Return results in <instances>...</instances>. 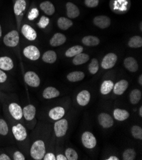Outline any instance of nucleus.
<instances>
[{"instance_id":"obj_1","label":"nucleus","mask_w":142,"mask_h":160,"mask_svg":"<svg viewBox=\"0 0 142 160\" xmlns=\"http://www.w3.org/2000/svg\"><path fill=\"white\" fill-rule=\"evenodd\" d=\"M45 146L43 140H38L35 141L31 148L30 154L34 159H42L45 154Z\"/></svg>"},{"instance_id":"obj_2","label":"nucleus","mask_w":142,"mask_h":160,"mask_svg":"<svg viewBox=\"0 0 142 160\" xmlns=\"http://www.w3.org/2000/svg\"><path fill=\"white\" fill-rule=\"evenodd\" d=\"M3 42L7 47H16L19 42V33L15 30H13L8 33L3 38Z\"/></svg>"},{"instance_id":"obj_3","label":"nucleus","mask_w":142,"mask_h":160,"mask_svg":"<svg viewBox=\"0 0 142 160\" xmlns=\"http://www.w3.org/2000/svg\"><path fill=\"white\" fill-rule=\"evenodd\" d=\"M68 128V122L65 119H59L54 124V132L56 137H62L66 133Z\"/></svg>"},{"instance_id":"obj_4","label":"nucleus","mask_w":142,"mask_h":160,"mask_svg":"<svg viewBox=\"0 0 142 160\" xmlns=\"http://www.w3.org/2000/svg\"><path fill=\"white\" fill-rule=\"evenodd\" d=\"M82 142L84 146L87 149H92L95 148L97 143L96 138L90 132H85L82 134Z\"/></svg>"},{"instance_id":"obj_5","label":"nucleus","mask_w":142,"mask_h":160,"mask_svg":"<svg viewBox=\"0 0 142 160\" xmlns=\"http://www.w3.org/2000/svg\"><path fill=\"white\" fill-rule=\"evenodd\" d=\"M24 81L27 85L33 88H37L40 84V79L38 75L34 72L29 71L25 73Z\"/></svg>"},{"instance_id":"obj_6","label":"nucleus","mask_w":142,"mask_h":160,"mask_svg":"<svg viewBox=\"0 0 142 160\" xmlns=\"http://www.w3.org/2000/svg\"><path fill=\"white\" fill-rule=\"evenodd\" d=\"M23 54L25 57L32 61H37L40 57V51L34 45H29L25 47L23 51Z\"/></svg>"},{"instance_id":"obj_7","label":"nucleus","mask_w":142,"mask_h":160,"mask_svg":"<svg viewBox=\"0 0 142 160\" xmlns=\"http://www.w3.org/2000/svg\"><path fill=\"white\" fill-rule=\"evenodd\" d=\"M117 61V56L114 53H108L102 60L101 67L105 70L113 68Z\"/></svg>"},{"instance_id":"obj_8","label":"nucleus","mask_w":142,"mask_h":160,"mask_svg":"<svg viewBox=\"0 0 142 160\" xmlns=\"http://www.w3.org/2000/svg\"><path fill=\"white\" fill-rule=\"evenodd\" d=\"M12 132L15 139L18 141L24 140L27 136L26 128L21 124L13 126L12 128Z\"/></svg>"},{"instance_id":"obj_9","label":"nucleus","mask_w":142,"mask_h":160,"mask_svg":"<svg viewBox=\"0 0 142 160\" xmlns=\"http://www.w3.org/2000/svg\"><path fill=\"white\" fill-rule=\"evenodd\" d=\"M9 112L12 116L16 120H20L23 116L21 107L16 103H12L8 107Z\"/></svg>"},{"instance_id":"obj_10","label":"nucleus","mask_w":142,"mask_h":160,"mask_svg":"<svg viewBox=\"0 0 142 160\" xmlns=\"http://www.w3.org/2000/svg\"><path fill=\"white\" fill-rule=\"evenodd\" d=\"M22 35L28 40L33 41L37 37V33L36 31L28 24H24L21 29Z\"/></svg>"},{"instance_id":"obj_11","label":"nucleus","mask_w":142,"mask_h":160,"mask_svg":"<svg viewBox=\"0 0 142 160\" xmlns=\"http://www.w3.org/2000/svg\"><path fill=\"white\" fill-rule=\"evenodd\" d=\"M94 24L101 29H105L110 26L111 21L110 19L105 15H99L94 18L93 20Z\"/></svg>"},{"instance_id":"obj_12","label":"nucleus","mask_w":142,"mask_h":160,"mask_svg":"<svg viewBox=\"0 0 142 160\" xmlns=\"http://www.w3.org/2000/svg\"><path fill=\"white\" fill-rule=\"evenodd\" d=\"M98 121L100 124L105 128H108L114 125L113 118L106 113L100 114L98 116Z\"/></svg>"},{"instance_id":"obj_13","label":"nucleus","mask_w":142,"mask_h":160,"mask_svg":"<svg viewBox=\"0 0 142 160\" xmlns=\"http://www.w3.org/2000/svg\"><path fill=\"white\" fill-rule=\"evenodd\" d=\"M91 100V94L87 90H84L78 94L76 97L77 103L81 106L87 105Z\"/></svg>"},{"instance_id":"obj_14","label":"nucleus","mask_w":142,"mask_h":160,"mask_svg":"<svg viewBox=\"0 0 142 160\" xmlns=\"http://www.w3.org/2000/svg\"><path fill=\"white\" fill-rule=\"evenodd\" d=\"M65 114V110L64 108H62V107H56L52 108L49 111V116L52 119L57 121L64 116Z\"/></svg>"},{"instance_id":"obj_15","label":"nucleus","mask_w":142,"mask_h":160,"mask_svg":"<svg viewBox=\"0 0 142 160\" xmlns=\"http://www.w3.org/2000/svg\"><path fill=\"white\" fill-rule=\"evenodd\" d=\"M124 65L125 68L131 72H136L138 70V62L136 60L132 57L125 58L124 61Z\"/></svg>"},{"instance_id":"obj_16","label":"nucleus","mask_w":142,"mask_h":160,"mask_svg":"<svg viewBox=\"0 0 142 160\" xmlns=\"http://www.w3.org/2000/svg\"><path fill=\"white\" fill-rule=\"evenodd\" d=\"M129 83L125 80H121L114 86V92L115 94L121 95L128 89Z\"/></svg>"},{"instance_id":"obj_17","label":"nucleus","mask_w":142,"mask_h":160,"mask_svg":"<svg viewBox=\"0 0 142 160\" xmlns=\"http://www.w3.org/2000/svg\"><path fill=\"white\" fill-rule=\"evenodd\" d=\"M22 113L26 120L31 121L35 116L36 108L33 105H28L23 108Z\"/></svg>"},{"instance_id":"obj_18","label":"nucleus","mask_w":142,"mask_h":160,"mask_svg":"<svg viewBox=\"0 0 142 160\" xmlns=\"http://www.w3.org/2000/svg\"><path fill=\"white\" fill-rule=\"evenodd\" d=\"M67 16L70 19H75L80 15V10L75 4L68 2L66 3Z\"/></svg>"},{"instance_id":"obj_19","label":"nucleus","mask_w":142,"mask_h":160,"mask_svg":"<svg viewBox=\"0 0 142 160\" xmlns=\"http://www.w3.org/2000/svg\"><path fill=\"white\" fill-rule=\"evenodd\" d=\"M13 68V62L12 59L7 56L0 58V69L9 71Z\"/></svg>"},{"instance_id":"obj_20","label":"nucleus","mask_w":142,"mask_h":160,"mask_svg":"<svg viewBox=\"0 0 142 160\" xmlns=\"http://www.w3.org/2000/svg\"><path fill=\"white\" fill-rule=\"evenodd\" d=\"M66 41V37L65 35L60 33H56L51 39L50 44L52 47H57L64 44Z\"/></svg>"},{"instance_id":"obj_21","label":"nucleus","mask_w":142,"mask_h":160,"mask_svg":"<svg viewBox=\"0 0 142 160\" xmlns=\"http://www.w3.org/2000/svg\"><path fill=\"white\" fill-rule=\"evenodd\" d=\"M59 91L54 87H48L44 89L43 92V97L45 99H52L59 97Z\"/></svg>"},{"instance_id":"obj_22","label":"nucleus","mask_w":142,"mask_h":160,"mask_svg":"<svg viewBox=\"0 0 142 160\" xmlns=\"http://www.w3.org/2000/svg\"><path fill=\"white\" fill-rule=\"evenodd\" d=\"M114 118L119 121H123L130 117V113L127 110L116 108L114 111Z\"/></svg>"},{"instance_id":"obj_23","label":"nucleus","mask_w":142,"mask_h":160,"mask_svg":"<svg viewBox=\"0 0 142 160\" xmlns=\"http://www.w3.org/2000/svg\"><path fill=\"white\" fill-rule=\"evenodd\" d=\"M40 7L42 10L45 13L48 15H52L55 12V7L54 5L49 1H45L42 2L40 4Z\"/></svg>"},{"instance_id":"obj_24","label":"nucleus","mask_w":142,"mask_h":160,"mask_svg":"<svg viewBox=\"0 0 142 160\" xmlns=\"http://www.w3.org/2000/svg\"><path fill=\"white\" fill-rule=\"evenodd\" d=\"M84 77H85L84 73L80 71L71 72L67 75V78L68 81L73 82L81 81L84 78Z\"/></svg>"},{"instance_id":"obj_25","label":"nucleus","mask_w":142,"mask_h":160,"mask_svg":"<svg viewBox=\"0 0 142 160\" xmlns=\"http://www.w3.org/2000/svg\"><path fill=\"white\" fill-rule=\"evenodd\" d=\"M89 60V56L82 52L74 56V58L73 59V63L75 65H82V64L86 63Z\"/></svg>"},{"instance_id":"obj_26","label":"nucleus","mask_w":142,"mask_h":160,"mask_svg":"<svg viewBox=\"0 0 142 160\" xmlns=\"http://www.w3.org/2000/svg\"><path fill=\"white\" fill-rule=\"evenodd\" d=\"M114 86V82L112 81H110V80L105 81L101 86V89H100L101 93L103 95L109 94L113 89Z\"/></svg>"},{"instance_id":"obj_27","label":"nucleus","mask_w":142,"mask_h":160,"mask_svg":"<svg viewBox=\"0 0 142 160\" xmlns=\"http://www.w3.org/2000/svg\"><path fill=\"white\" fill-rule=\"evenodd\" d=\"M42 59L47 63H54L57 59V54L54 51H48L43 54Z\"/></svg>"},{"instance_id":"obj_28","label":"nucleus","mask_w":142,"mask_h":160,"mask_svg":"<svg viewBox=\"0 0 142 160\" xmlns=\"http://www.w3.org/2000/svg\"><path fill=\"white\" fill-rule=\"evenodd\" d=\"M82 43L86 46H96L98 45L100 40V39L94 36H86L82 38Z\"/></svg>"},{"instance_id":"obj_29","label":"nucleus","mask_w":142,"mask_h":160,"mask_svg":"<svg viewBox=\"0 0 142 160\" xmlns=\"http://www.w3.org/2000/svg\"><path fill=\"white\" fill-rule=\"evenodd\" d=\"M26 7V3L24 0H17L15 3L13 10L15 15H19L21 14Z\"/></svg>"},{"instance_id":"obj_30","label":"nucleus","mask_w":142,"mask_h":160,"mask_svg":"<svg viewBox=\"0 0 142 160\" xmlns=\"http://www.w3.org/2000/svg\"><path fill=\"white\" fill-rule=\"evenodd\" d=\"M83 49H84L83 47L81 45H75L70 47V49H68L66 51L65 55L68 58L74 57L78 54L82 53L83 51Z\"/></svg>"},{"instance_id":"obj_31","label":"nucleus","mask_w":142,"mask_h":160,"mask_svg":"<svg viewBox=\"0 0 142 160\" xmlns=\"http://www.w3.org/2000/svg\"><path fill=\"white\" fill-rule=\"evenodd\" d=\"M57 25L61 29L66 30L73 25V22L64 17L60 18L57 21Z\"/></svg>"},{"instance_id":"obj_32","label":"nucleus","mask_w":142,"mask_h":160,"mask_svg":"<svg viewBox=\"0 0 142 160\" xmlns=\"http://www.w3.org/2000/svg\"><path fill=\"white\" fill-rule=\"evenodd\" d=\"M141 98V92L139 89H133L130 94V100L132 104L138 103Z\"/></svg>"},{"instance_id":"obj_33","label":"nucleus","mask_w":142,"mask_h":160,"mask_svg":"<svg viewBox=\"0 0 142 160\" xmlns=\"http://www.w3.org/2000/svg\"><path fill=\"white\" fill-rule=\"evenodd\" d=\"M129 47L131 48H140L142 46V38L139 36L131 37L128 42Z\"/></svg>"},{"instance_id":"obj_34","label":"nucleus","mask_w":142,"mask_h":160,"mask_svg":"<svg viewBox=\"0 0 142 160\" xmlns=\"http://www.w3.org/2000/svg\"><path fill=\"white\" fill-rule=\"evenodd\" d=\"M99 70V62L97 59L94 58L91 60L89 65V70L91 74H96Z\"/></svg>"},{"instance_id":"obj_35","label":"nucleus","mask_w":142,"mask_h":160,"mask_svg":"<svg viewBox=\"0 0 142 160\" xmlns=\"http://www.w3.org/2000/svg\"><path fill=\"white\" fill-rule=\"evenodd\" d=\"M122 158L124 160H134L136 158V152L133 149H126L122 154Z\"/></svg>"},{"instance_id":"obj_36","label":"nucleus","mask_w":142,"mask_h":160,"mask_svg":"<svg viewBox=\"0 0 142 160\" xmlns=\"http://www.w3.org/2000/svg\"><path fill=\"white\" fill-rule=\"evenodd\" d=\"M132 136L136 139H142V129L138 126H133L131 128Z\"/></svg>"},{"instance_id":"obj_37","label":"nucleus","mask_w":142,"mask_h":160,"mask_svg":"<svg viewBox=\"0 0 142 160\" xmlns=\"http://www.w3.org/2000/svg\"><path fill=\"white\" fill-rule=\"evenodd\" d=\"M65 154L68 160H77L78 158L77 152L71 148H68L65 151Z\"/></svg>"},{"instance_id":"obj_38","label":"nucleus","mask_w":142,"mask_h":160,"mask_svg":"<svg viewBox=\"0 0 142 160\" xmlns=\"http://www.w3.org/2000/svg\"><path fill=\"white\" fill-rule=\"evenodd\" d=\"M8 133V127L7 123L4 119H0V135H7Z\"/></svg>"},{"instance_id":"obj_39","label":"nucleus","mask_w":142,"mask_h":160,"mask_svg":"<svg viewBox=\"0 0 142 160\" xmlns=\"http://www.w3.org/2000/svg\"><path fill=\"white\" fill-rule=\"evenodd\" d=\"M49 22L50 19L49 18L46 17V16H42L40 19V21L38 22V26L39 28L43 29L49 25Z\"/></svg>"},{"instance_id":"obj_40","label":"nucleus","mask_w":142,"mask_h":160,"mask_svg":"<svg viewBox=\"0 0 142 160\" xmlns=\"http://www.w3.org/2000/svg\"><path fill=\"white\" fill-rule=\"evenodd\" d=\"M39 15V11L37 8H33L31 10V11L28 13L27 18L30 21H33L36 18H38V16Z\"/></svg>"},{"instance_id":"obj_41","label":"nucleus","mask_w":142,"mask_h":160,"mask_svg":"<svg viewBox=\"0 0 142 160\" xmlns=\"http://www.w3.org/2000/svg\"><path fill=\"white\" fill-rule=\"evenodd\" d=\"M85 4L90 8H94L98 5L99 0H85Z\"/></svg>"},{"instance_id":"obj_42","label":"nucleus","mask_w":142,"mask_h":160,"mask_svg":"<svg viewBox=\"0 0 142 160\" xmlns=\"http://www.w3.org/2000/svg\"><path fill=\"white\" fill-rule=\"evenodd\" d=\"M13 159L14 160H24L25 157L24 156L22 152L19 151H16L13 154Z\"/></svg>"},{"instance_id":"obj_43","label":"nucleus","mask_w":142,"mask_h":160,"mask_svg":"<svg viewBox=\"0 0 142 160\" xmlns=\"http://www.w3.org/2000/svg\"><path fill=\"white\" fill-rule=\"evenodd\" d=\"M7 79V74L2 70L0 69V83L5 82Z\"/></svg>"},{"instance_id":"obj_44","label":"nucleus","mask_w":142,"mask_h":160,"mask_svg":"<svg viewBox=\"0 0 142 160\" xmlns=\"http://www.w3.org/2000/svg\"><path fill=\"white\" fill-rule=\"evenodd\" d=\"M43 159L44 160H56V157L52 153H47L45 154Z\"/></svg>"},{"instance_id":"obj_45","label":"nucleus","mask_w":142,"mask_h":160,"mask_svg":"<svg viewBox=\"0 0 142 160\" xmlns=\"http://www.w3.org/2000/svg\"><path fill=\"white\" fill-rule=\"evenodd\" d=\"M10 158L6 154H2L0 155V160H10Z\"/></svg>"},{"instance_id":"obj_46","label":"nucleus","mask_w":142,"mask_h":160,"mask_svg":"<svg viewBox=\"0 0 142 160\" xmlns=\"http://www.w3.org/2000/svg\"><path fill=\"white\" fill-rule=\"evenodd\" d=\"M57 160H67L66 156L62 155V154H58L56 157Z\"/></svg>"},{"instance_id":"obj_47","label":"nucleus","mask_w":142,"mask_h":160,"mask_svg":"<svg viewBox=\"0 0 142 160\" xmlns=\"http://www.w3.org/2000/svg\"><path fill=\"white\" fill-rule=\"evenodd\" d=\"M107 160H119V159L117 158V157H116V156H110V157H109L108 159H106Z\"/></svg>"},{"instance_id":"obj_48","label":"nucleus","mask_w":142,"mask_h":160,"mask_svg":"<svg viewBox=\"0 0 142 160\" xmlns=\"http://www.w3.org/2000/svg\"><path fill=\"white\" fill-rule=\"evenodd\" d=\"M138 82L139 84L141 86L142 85V75H140L139 77V79H138Z\"/></svg>"},{"instance_id":"obj_49","label":"nucleus","mask_w":142,"mask_h":160,"mask_svg":"<svg viewBox=\"0 0 142 160\" xmlns=\"http://www.w3.org/2000/svg\"><path fill=\"white\" fill-rule=\"evenodd\" d=\"M139 114H140V117L142 116V107H140V108L139 109Z\"/></svg>"},{"instance_id":"obj_50","label":"nucleus","mask_w":142,"mask_h":160,"mask_svg":"<svg viewBox=\"0 0 142 160\" xmlns=\"http://www.w3.org/2000/svg\"><path fill=\"white\" fill-rule=\"evenodd\" d=\"M2 26H1V24H0V38L2 37Z\"/></svg>"},{"instance_id":"obj_51","label":"nucleus","mask_w":142,"mask_h":160,"mask_svg":"<svg viewBox=\"0 0 142 160\" xmlns=\"http://www.w3.org/2000/svg\"><path fill=\"white\" fill-rule=\"evenodd\" d=\"M140 30L142 31V22H140Z\"/></svg>"}]
</instances>
